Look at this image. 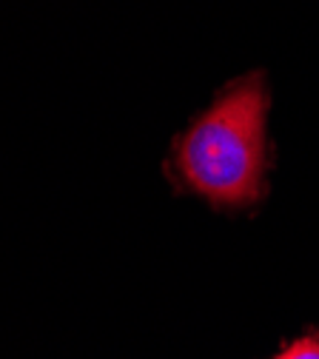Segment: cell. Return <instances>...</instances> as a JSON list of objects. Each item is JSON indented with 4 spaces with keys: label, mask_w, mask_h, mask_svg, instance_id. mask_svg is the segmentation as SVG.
Wrapping results in <instances>:
<instances>
[{
    "label": "cell",
    "mask_w": 319,
    "mask_h": 359,
    "mask_svg": "<svg viewBox=\"0 0 319 359\" xmlns=\"http://www.w3.org/2000/svg\"><path fill=\"white\" fill-rule=\"evenodd\" d=\"M271 95L265 74L254 72L228 83L191 126L177 134L171 177L177 189L203 197L219 211L254 208L268 191Z\"/></svg>",
    "instance_id": "obj_1"
},
{
    "label": "cell",
    "mask_w": 319,
    "mask_h": 359,
    "mask_svg": "<svg viewBox=\"0 0 319 359\" xmlns=\"http://www.w3.org/2000/svg\"><path fill=\"white\" fill-rule=\"evenodd\" d=\"M271 359H319V328L288 342L277 356H271Z\"/></svg>",
    "instance_id": "obj_2"
}]
</instances>
